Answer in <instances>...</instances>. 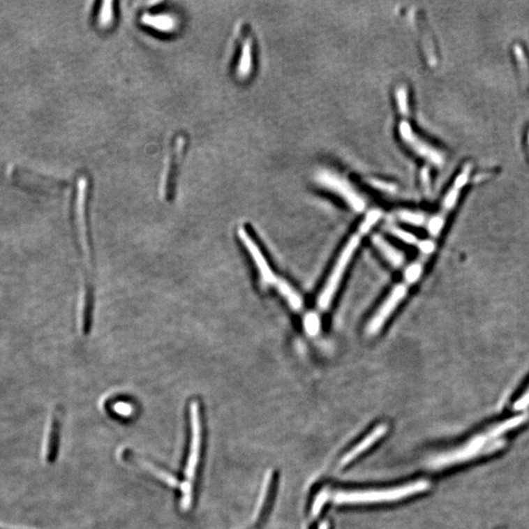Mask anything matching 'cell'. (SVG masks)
I'll return each instance as SVG.
<instances>
[{
  "mask_svg": "<svg viewBox=\"0 0 529 529\" xmlns=\"http://www.w3.org/2000/svg\"><path fill=\"white\" fill-rule=\"evenodd\" d=\"M189 424H191V441L186 468L184 472V482H181V509L183 512L191 511L195 498L196 487L198 484L199 472L202 462L204 436V414L202 403L193 399L189 403Z\"/></svg>",
  "mask_w": 529,
  "mask_h": 529,
  "instance_id": "6da1fadb",
  "label": "cell"
},
{
  "mask_svg": "<svg viewBox=\"0 0 529 529\" xmlns=\"http://www.w3.org/2000/svg\"><path fill=\"white\" fill-rule=\"evenodd\" d=\"M87 189H89V181L86 177H81L77 181V198H76V223L77 234H79L80 242L84 255V263L86 266L89 278H87L86 288L82 293V312L91 313L92 300V264H91V244L89 237V228L87 221Z\"/></svg>",
  "mask_w": 529,
  "mask_h": 529,
  "instance_id": "7a4b0ae2",
  "label": "cell"
},
{
  "mask_svg": "<svg viewBox=\"0 0 529 529\" xmlns=\"http://www.w3.org/2000/svg\"><path fill=\"white\" fill-rule=\"evenodd\" d=\"M397 105L401 114V121L399 123V135L403 142L411 148L412 151L424 158L426 161L431 162L438 166L444 163L442 153L438 151L436 148L431 147L426 140L417 135L412 130L411 124L408 121L409 117V100H408V91L405 87H400L396 91Z\"/></svg>",
  "mask_w": 529,
  "mask_h": 529,
  "instance_id": "3957f363",
  "label": "cell"
},
{
  "mask_svg": "<svg viewBox=\"0 0 529 529\" xmlns=\"http://www.w3.org/2000/svg\"><path fill=\"white\" fill-rule=\"evenodd\" d=\"M428 486L429 484L426 482H416L397 489L342 491L336 495L334 500L336 504L341 505L382 503L407 498L412 495L424 491Z\"/></svg>",
  "mask_w": 529,
  "mask_h": 529,
  "instance_id": "277c9868",
  "label": "cell"
},
{
  "mask_svg": "<svg viewBox=\"0 0 529 529\" xmlns=\"http://www.w3.org/2000/svg\"><path fill=\"white\" fill-rule=\"evenodd\" d=\"M363 234V232L359 230L357 234L352 235L351 239L348 240L341 255H339L338 259L334 264V270L327 278V285H325L324 290H322L319 296V299H318V307H319L320 312H326L331 306L332 299H334L339 285H341L342 278L345 274L347 266L350 263L352 257L360 245L361 237Z\"/></svg>",
  "mask_w": 529,
  "mask_h": 529,
  "instance_id": "5b68a950",
  "label": "cell"
},
{
  "mask_svg": "<svg viewBox=\"0 0 529 529\" xmlns=\"http://www.w3.org/2000/svg\"><path fill=\"white\" fill-rule=\"evenodd\" d=\"M317 179L318 183L337 194L356 212H363L365 210V201L347 179L329 171L321 172L318 174Z\"/></svg>",
  "mask_w": 529,
  "mask_h": 529,
  "instance_id": "8992f818",
  "label": "cell"
},
{
  "mask_svg": "<svg viewBox=\"0 0 529 529\" xmlns=\"http://www.w3.org/2000/svg\"><path fill=\"white\" fill-rule=\"evenodd\" d=\"M186 147H188V138L184 135H178L174 140L173 148L170 152V156L164 169L163 177H162L160 191H161L162 198L165 200L169 201L174 198L177 174H178L179 165L183 161Z\"/></svg>",
  "mask_w": 529,
  "mask_h": 529,
  "instance_id": "52a82bcc",
  "label": "cell"
},
{
  "mask_svg": "<svg viewBox=\"0 0 529 529\" xmlns=\"http://www.w3.org/2000/svg\"><path fill=\"white\" fill-rule=\"evenodd\" d=\"M237 234H239V239L241 240L245 248L248 250L250 256H251L255 264H256L262 285L275 286L276 288L281 278H276L275 273L271 270L270 264H269L268 261H267L263 253H262L258 244L255 241L251 234H249L248 230L245 229L244 227H240L239 228V230H237Z\"/></svg>",
  "mask_w": 529,
  "mask_h": 529,
  "instance_id": "ba28073f",
  "label": "cell"
},
{
  "mask_svg": "<svg viewBox=\"0 0 529 529\" xmlns=\"http://www.w3.org/2000/svg\"><path fill=\"white\" fill-rule=\"evenodd\" d=\"M408 293V286L405 283L398 285L393 288L392 293L388 296L387 299L382 303L380 309L377 311L375 315H373L372 320L368 322V327H366V332L370 336H375L377 334L382 327L385 326L388 318L392 315L395 309L398 307V305L405 299Z\"/></svg>",
  "mask_w": 529,
  "mask_h": 529,
  "instance_id": "9c48e42d",
  "label": "cell"
},
{
  "mask_svg": "<svg viewBox=\"0 0 529 529\" xmlns=\"http://www.w3.org/2000/svg\"><path fill=\"white\" fill-rule=\"evenodd\" d=\"M120 457L121 460H123V462L137 465V467L142 468V470H147L153 477L162 480V482L170 485V486L174 487V489H178V487L181 489V482L179 479H177L172 473L167 472L166 470H162L161 468L149 462L147 459L142 458L138 454H135L132 449H121Z\"/></svg>",
  "mask_w": 529,
  "mask_h": 529,
  "instance_id": "30bf717a",
  "label": "cell"
},
{
  "mask_svg": "<svg viewBox=\"0 0 529 529\" xmlns=\"http://www.w3.org/2000/svg\"><path fill=\"white\" fill-rule=\"evenodd\" d=\"M140 22L143 26L150 30L165 33V35L176 33L179 26L178 18L173 14L166 13V12L143 13L140 17Z\"/></svg>",
  "mask_w": 529,
  "mask_h": 529,
  "instance_id": "8fae6325",
  "label": "cell"
},
{
  "mask_svg": "<svg viewBox=\"0 0 529 529\" xmlns=\"http://www.w3.org/2000/svg\"><path fill=\"white\" fill-rule=\"evenodd\" d=\"M60 434H61V414L59 410H57L51 417L50 428L46 436L45 459L47 463H52L57 461L60 445Z\"/></svg>",
  "mask_w": 529,
  "mask_h": 529,
  "instance_id": "7c38bea8",
  "label": "cell"
},
{
  "mask_svg": "<svg viewBox=\"0 0 529 529\" xmlns=\"http://www.w3.org/2000/svg\"><path fill=\"white\" fill-rule=\"evenodd\" d=\"M253 40L251 36H245L241 48H240L239 62H237V77L240 80H246L253 71Z\"/></svg>",
  "mask_w": 529,
  "mask_h": 529,
  "instance_id": "4fadbf2b",
  "label": "cell"
},
{
  "mask_svg": "<svg viewBox=\"0 0 529 529\" xmlns=\"http://www.w3.org/2000/svg\"><path fill=\"white\" fill-rule=\"evenodd\" d=\"M387 426H378V428H375V431H373V433L368 434V435L366 436L364 440H362L361 442L359 443L358 446H356V447L354 448L350 453L347 454L345 457L342 459L341 463V467H344V465H348L351 461H353L354 459L358 457V456L361 455L362 453H364L365 451L368 450L371 446L377 442L378 439L382 438V436L385 435V433H387Z\"/></svg>",
  "mask_w": 529,
  "mask_h": 529,
  "instance_id": "5bb4252c",
  "label": "cell"
},
{
  "mask_svg": "<svg viewBox=\"0 0 529 529\" xmlns=\"http://www.w3.org/2000/svg\"><path fill=\"white\" fill-rule=\"evenodd\" d=\"M373 244L395 268H400L405 262V256L396 248L388 244L387 240L380 235L375 234L373 237Z\"/></svg>",
  "mask_w": 529,
  "mask_h": 529,
  "instance_id": "9a60e30c",
  "label": "cell"
},
{
  "mask_svg": "<svg viewBox=\"0 0 529 529\" xmlns=\"http://www.w3.org/2000/svg\"><path fill=\"white\" fill-rule=\"evenodd\" d=\"M116 21V2H101L96 14V24L101 30L112 28Z\"/></svg>",
  "mask_w": 529,
  "mask_h": 529,
  "instance_id": "2e32d148",
  "label": "cell"
},
{
  "mask_svg": "<svg viewBox=\"0 0 529 529\" xmlns=\"http://www.w3.org/2000/svg\"><path fill=\"white\" fill-rule=\"evenodd\" d=\"M276 288L285 298V300H288V304H290L293 310L299 311L302 308V298H301V296L296 292L295 288L288 281L281 278Z\"/></svg>",
  "mask_w": 529,
  "mask_h": 529,
  "instance_id": "e0dca14e",
  "label": "cell"
},
{
  "mask_svg": "<svg viewBox=\"0 0 529 529\" xmlns=\"http://www.w3.org/2000/svg\"><path fill=\"white\" fill-rule=\"evenodd\" d=\"M305 331L310 336H315L321 331V317L318 313H309L304 318Z\"/></svg>",
  "mask_w": 529,
  "mask_h": 529,
  "instance_id": "ac0fdd59",
  "label": "cell"
},
{
  "mask_svg": "<svg viewBox=\"0 0 529 529\" xmlns=\"http://www.w3.org/2000/svg\"><path fill=\"white\" fill-rule=\"evenodd\" d=\"M380 217H382V212H380V211H370V212L366 214L365 220L362 222L360 227H359V230H360L361 232H363L364 234H366V232H368V230L372 229L373 225L377 224L378 221L380 220Z\"/></svg>",
  "mask_w": 529,
  "mask_h": 529,
  "instance_id": "d6986e66",
  "label": "cell"
},
{
  "mask_svg": "<svg viewBox=\"0 0 529 529\" xmlns=\"http://www.w3.org/2000/svg\"><path fill=\"white\" fill-rule=\"evenodd\" d=\"M398 216H399V219L401 220L402 222L412 225H422L424 224V221H426L424 214H422V213L411 212V211H401Z\"/></svg>",
  "mask_w": 529,
  "mask_h": 529,
  "instance_id": "ffe728a7",
  "label": "cell"
},
{
  "mask_svg": "<svg viewBox=\"0 0 529 529\" xmlns=\"http://www.w3.org/2000/svg\"><path fill=\"white\" fill-rule=\"evenodd\" d=\"M388 230H389V232H392L394 237L402 240V241L406 242L407 244L419 245V242L417 241V237L411 234V232H406V230L395 227V225H389Z\"/></svg>",
  "mask_w": 529,
  "mask_h": 529,
  "instance_id": "44dd1931",
  "label": "cell"
},
{
  "mask_svg": "<svg viewBox=\"0 0 529 529\" xmlns=\"http://www.w3.org/2000/svg\"><path fill=\"white\" fill-rule=\"evenodd\" d=\"M514 50H516V60H518L519 69L523 72V74L521 75H523L524 80H526V84H528L529 67L528 63H526L528 59H526L523 48L519 47V46H516Z\"/></svg>",
  "mask_w": 529,
  "mask_h": 529,
  "instance_id": "7402d4cb",
  "label": "cell"
},
{
  "mask_svg": "<svg viewBox=\"0 0 529 529\" xmlns=\"http://www.w3.org/2000/svg\"><path fill=\"white\" fill-rule=\"evenodd\" d=\"M114 412L120 415L121 417H128L133 414V408L130 403L126 401H119L114 405Z\"/></svg>",
  "mask_w": 529,
  "mask_h": 529,
  "instance_id": "603a6c76",
  "label": "cell"
},
{
  "mask_svg": "<svg viewBox=\"0 0 529 529\" xmlns=\"http://www.w3.org/2000/svg\"><path fill=\"white\" fill-rule=\"evenodd\" d=\"M528 406H529V387L526 389V392H524L523 396L519 398L518 402L514 405V408H516V410H521L524 409V408Z\"/></svg>",
  "mask_w": 529,
  "mask_h": 529,
  "instance_id": "cb8c5ba5",
  "label": "cell"
},
{
  "mask_svg": "<svg viewBox=\"0 0 529 529\" xmlns=\"http://www.w3.org/2000/svg\"><path fill=\"white\" fill-rule=\"evenodd\" d=\"M319 529H329V526H327V523H324L321 526H320Z\"/></svg>",
  "mask_w": 529,
  "mask_h": 529,
  "instance_id": "d4e9b609",
  "label": "cell"
}]
</instances>
